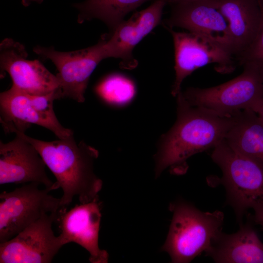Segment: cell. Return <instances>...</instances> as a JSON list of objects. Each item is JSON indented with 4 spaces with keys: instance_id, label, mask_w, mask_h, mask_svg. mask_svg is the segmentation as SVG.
<instances>
[{
    "instance_id": "1",
    "label": "cell",
    "mask_w": 263,
    "mask_h": 263,
    "mask_svg": "<svg viewBox=\"0 0 263 263\" xmlns=\"http://www.w3.org/2000/svg\"><path fill=\"white\" fill-rule=\"evenodd\" d=\"M177 97V119L162 136L155 155V175L169 168L176 174L187 169L191 156L213 149L225 138L234 116L225 117L190 104L181 91Z\"/></svg>"
},
{
    "instance_id": "13",
    "label": "cell",
    "mask_w": 263,
    "mask_h": 263,
    "mask_svg": "<svg viewBox=\"0 0 263 263\" xmlns=\"http://www.w3.org/2000/svg\"><path fill=\"white\" fill-rule=\"evenodd\" d=\"M16 134L9 142H0V184L36 183L56 189L55 182L47 176L46 164L37 149Z\"/></svg>"
},
{
    "instance_id": "3",
    "label": "cell",
    "mask_w": 263,
    "mask_h": 263,
    "mask_svg": "<svg viewBox=\"0 0 263 263\" xmlns=\"http://www.w3.org/2000/svg\"><path fill=\"white\" fill-rule=\"evenodd\" d=\"M169 207L172 218L161 249L169 254L172 263H189L206 252L222 232L224 213L220 210L203 212L183 200Z\"/></svg>"
},
{
    "instance_id": "26",
    "label": "cell",
    "mask_w": 263,
    "mask_h": 263,
    "mask_svg": "<svg viewBox=\"0 0 263 263\" xmlns=\"http://www.w3.org/2000/svg\"><path fill=\"white\" fill-rule=\"evenodd\" d=\"M260 5L263 8V0H258Z\"/></svg>"
},
{
    "instance_id": "23",
    "label": "cell",
    "mask_w": 263,
    "mask_h": 263,
    "mask_svg": "<svg viewBox=\"0 0 263 263\" xmlns=\"http://www.w3.org/2000/svg\"><path fill=\"white\" fill-rule=\"evenodd\" d=\"M253 220L255 223L263 227V209L254 212Z\"/></svg>"
},
{
    "instance_id": "8",
    "label": "cell",
    "mask_w": 263,
    "mask_h": 263,
    "mask_svg": "<svg viewBox=\"0 0 263 263\" xmlns=\"http://www.w3.org/2000/svg\"><path fill=\"white\" fill-rule=\"evenodd\" d=\"M36 183L23 184L0 194V243L11 239L44 215L61 209L60 198Z\"/></svg>"
},
{
    "instance_id": "20",
    "label": "cell",
    "mask_w": 263,
    "mask_h": 263,
    "mask_svg": "<svg viewBox=\"0 0 263 263\" xmlns=\"http://www.w3.org/2000/svg\"><path fill=\"white\" fill-rule=\"evenodd\" d=\"M97 94L107 103L121 105L134 97L135 88L128 78L118 74L109 75L101 81L95 89Z\"/></svg>"
},
{
    "instance_id": "22",
    "label": "cell",
    "mask_w": 263,
    "mask_h": 263,
    "mask_svg": "<svg viewBox=\"0 0 263 263\" xmlns=\"http://www.w3.org/2000/svg\"><path fill=\"white\" fill-rule=\"evenodd\" d=\"M250 109L254 111L263 120V97L254 102Z\"/></svg>"
},
{
    "instance_id": "10",
    "label": "cell",
    "mask_w": 263,
    "mask_h": 263,
    "mask_svg": "<svg viewBox=\"0 0 263 263\" xmlns=\"http://www.w3.org/2000/svg\"><path fill=\"white\" fill-rule=\"evenodd\" d=\"M59 213L44 215L11 239L0 243V263H51L62 246L52 229Z\"/></svg>"
},
{
    "instance_id": "19",
    "label": "cell",
    "mask_w": 263,
    "mask_h": 263,
    "mask_svg": "<svg viewBox=\"0 0 263 263\" xmlns=\"http://www.w3.org/2000/svg\"><path fill=\"white\" fill-rule=\"evenodd\" d=\"M149 0H86L75 6L79 13L77 21L97 19L104 22L111 29H114L129 13Z\"/></svg>"
},
{
    "instance_id": "4",
    "label": "cell",
    "mask_w": 263,
    "mask_h": 263,
    "mask_svg": "<svg viewBox=\"0 0 263 263\" xmlns=\"http://www.w3.org/2000/svg\"><path fill=\"white\" fill-rule=\"evenodd\" d=\"M211 157L222 171L219 180L239 223L248 209H263V163L236 150L225 139L213 149Z\"/></svg>"
},
{
    "instance_id": "11",
    "label": "cell",
    "mask_w": 263,
    "mask_h": 263,
    "mask_svg": "<svg viewBox=\"0 0 263 263\" xmlns=\"http://www.w3.org/2000/svg\"><path fill=\"white\" fill-rule=\"evenodd\" d=\"M27 56V52L21 43L9 38L0 43V69L10 76L13 82L11 88L33 95L57 92L60 96V83L57 76L38 60H29Z\"/></svg>"
},
{
    "instance_id": "18",
    "label": "cell",
    "mask_w": 263,
    "mask_h": 263,
    "mask_svg": "<svg viewBox=\"0 0 263 263\" xmlns=\"http://www.w3.org/2000/svg\"><path fill=\"white\" fill-rule=\"evenodd\" d=\"M233 116L225 140L236 150L263 163V120L250 109Z\"/></svg>"
},
{
    "instance_id": "6",
    "label": "cell",
    "mask_w": 263,
    "mask_h": 263,
    "mask_svg": "<svg viewBox=\"0 0 263 263\" xmlns=\"http://www.w3.org/2000/svg\"><path fill=\"white\" fill-rule=\"evenodd\" d=\"M58 93L43 95L26 94L12 88L0 94V122L6 132H25L32 124L45 128L58 138L73 135L57 118L53 108Z\"/></svg>"
},
{
    "instance_id": "17",
    "label": "cell",
    "mask_w": 263,
    "mask_h": 263,
    "mask_svg": "<svg viewBox=\"0 0 263 263\" xmlns=\"http://www.w3.org/2000/svg\"><path fill=\"white\" fill-rule=\"evenodd\" d=\"M205 252L218 263H263V243L248 223L234 233L221 232Z\"/></svg>"
},
{
    "instance_id": "5",
    "label": "cell",
    "mask_w": 263,
    "mask_h": 263,
    "mask_svg": "<svg viewBox=\"0 0 263 263\" xmlns=\"http://www.w3.org/2000/svg\"><path fill=\"white\" fill-rule=\"evenodd\" d=\"M243 66L242 73L230 81L209 88L190 87L182 94L192 105L221 116H233L250 109L263 97V78L252 66Z\"/></svg>"
},
{
    "instance_id": "15",
    "label": "cell",
    "mask_w": 263,
    "mask_h": 263,
    "mask_svg": "<svg viewBox=\"0 0 263 263\" xmlns=\"http://www.w3.org/2000/svg\"><path fill=\"white\" fill-rule=\"evenodd\" d=\"M166 0H155L148 8L134 13L106 34L110 57L121 59V65L132 68L137 65L132 55L135 46L161 21Z\"/></svg>"
},
{
    "instance_id": "12",
    "label": "cell",
    "mask_w": 263,
    "mask_h": 263,
    "mask_svg": "<svg viewBox=\"0 0 263 263\" xmlns=\"http://www.w3.org/2000/svg\"><path fill=\"white\" fill-rule=\"evenodd\" d=\"M101 213L98 199L76 205L69 210L61 208L57 221L61 232L58 236L62 246L76 243L90 254L92 263H107L108 252L98 244Z\"/></svg>"
},
{
    "instance_id": "25",
    "label": "cell",
    "mask_w": 263,
    "mask_h": 263,
    "mask_svg": "<svg viewBox=\"0 0 263 263\" xmlns=\"http://www.w3.org/2000/svg\"><path fill=\"white\" fill-rule=\"evenodd\" d=\"M35 1L38 3H41L43 0H22V4L24 6H29L32 2Z\"/></svg>"
},
{
    "instance_id": "9",
    "label": "cell",
    "mask_w": 263,
    "mask_h": 263,
    "mask_svg": "<svg viewBox=\"0 0 263 263\" xmlns=\"http://www.w3.org/2000/svg\"><path fill=\"white\" fill-rule=\"evenodd\" d=\"M34 52L56 66L60 83V98H69L78 102L85 101V93L90 77L99 62L110 57L106 34L97 44L71 52L56 51L53 47L36 46Z\"/></svg>"
},
{
    "instance_id": "14",
    "label": "cell",
    "mask_w": 263,
    "mask_h": 263,
    "mask_svg": "<svg viewBox=\"0 0 263 263\" xmlns=\"http://www.w3.org/2000/svg\"><path fill=\"white\" fill-rule=\"evenodd\" d=\"M166 28L180 27L211 38L233 50L228 23L213 0H195L173 5Z\"/></svg>"
},
{
    "instance_id": "16",
    "label": "cell",
    "mask_w": 263,
    "mask_h": 263,
    "mask_svg": "<svg viewBox=\"0 0 263 263\" xmlns=\"http://www.w3.org/2000/svg\"><path fill=\"white\" fill-rule=\"evenodd\" d=\"M228 23L236 58L253 41L258 33L262 10L258 0H213Z\"/></svg>"
},
{
    "instance_id": "2",
    "label": "cell",
    "mask_w": 263,
    "mask_h": 263,
    "mask_svg": "<svg viewBox=\"0 0 263 263\" xmlns=\"http://www.w3.org/2000/svg\"><path fill=\"white\" fill-rule=\"evenodd\" d=\"M37 149L55 176L56 188H61V208H67L77 196L80 203L98 199L103 183L94 172V164L98 151L81 141L77 143L74 135L64 139L45 141L16 131Z\"/></svg>"
},
{
    "instance_id": "7",
    "label": "cell",
    "mask_w": 263,
    "mask_h": 263,
    "mask_svg": "<svg viewBox=\"0 0 263 263\" xmlns=\"http://www.w3.org/2000/svg\"><path fill=\"white\" fill-rule=\"evenodd\" d=\"M167 29L172 35L174 48L175 78L172 86L174 96L181 91V85L196 70L214 64L221 74L232 72L237 58L228 47L209 37L191 32H176Z\"/></svg>"
},
{
    "instance_id": "21",
    "label": "cell",
    "mask_w": 263,
    "mask_h": 263,
    "mask_svg": "<svg viewBox=\"0 0 263 263\" xmlns=\"http://www.w3.org/2000/svg\"><path fill=\"white\" fill-rule=\"evenodd\" d=\"M260 6L262 20L257 36L251 44L237 56V59L242 66L249 64L254 67L263 78V8L261 5Z\"/></svg>"
},
{
    "instance_id": "24",
    "label": "cell",
    "mask_w": 263,
    "mask_h": 263,
    "mask_svg": "<svg viewBox=\"0 0 263 263\" xmlns=\"http://www.w3.org/2000/svg\"><path fill=\"white\" fill-rule=\"evenodd\" d=\"M192 0H166L167 2L169 3V4H171L172 5L180 3L192 1Z\"/></svg>"
}]
</instances>
